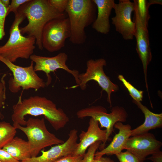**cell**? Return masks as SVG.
Returning <instances> with one entry per match:
<instances>
[{"label": "cell", "mask_w": 162, "mask_h": 162, "mask_svg": "<svg viewBox=\"0 0 162 162\" xmlns=\"http://www.w3.org/2000/svg\"><path fill=\"white\" fill-rule=\"evenodd\" d=\"M116 155L119 162H140L136 156L127 150L122 152Z\"/></svg>", "instance_id": "24"}, {"label": "cell", "mask_w": 162, "mask_h": 162, "mask_svg": "<svg viewBox=\"0 0 162 162\" xmlns=\"http://www.w3.org/2000/svg\"><path fill=\"white\" fill-rule=\"evenodd\" d=\"M96 8L92 0H68L65 12L70 25L71 43L81 44L85 42V28L95 20Z\"/></svg>", "instance_id": "3"}, {"label": "cell", "mask_w": 162, "mask_h": 162, "mask_svg": "<svg viewBox=\"0 0 162 162\" xmlns=\"http://www.w3.org/2000/svg\"><path fill=\"white\" fill-rule=\"evenodd\" d=\"M77 130H71L68 139L62 144L52 146L47 151L41 150L39 156L31 157L20 162H54L62 157L72 154L76 148L78 136Z\"/></svg>", "instance_id": "13"}, {"label": "cell", "mask_w": 162, "mask_h": 162, "mask_svg": "<svg viewBox=\"0 0 162 162\" xmlns=\"http://www.w3.org/2000/svg\"><path fill=\"white\" fill-rule=\"evenodd\" d=\"M0 162H1L0 161Z\"/></svg>", "instance_id": "36"}, {"label": "cell", "mask_w": 162, "mask_h": 162, "mask_svg": "<svg viewBox=\"0 0 162 162\" xmlns=\"http://www.w3.org/2000/svg\"><path fill=\"white\" fill-rule=\"evenodd\" d=\"M68 0H48L50 4L58 11L65 13Z\"/></svg>", "instance_id": "27"}, {"label": "cell", "mask_w": 162, "mask_h": 162, "mask_svg": "<svg viewBox=\"0 0 162 162\" xmlns=\"http://www.w3.org/2000/svg\"><path fill=\"white\" fill-rule=\"evenodd\" d=\"M26 18L18 10L10 29L9 38L4 45L0 46V56L13 63L19 58H29L35 48V38L24 36L20 30L19 26Z\"/></svg>", "instance_id": "4"}, {"label": "cell", "mask_w": 162, "mask_h": 162, "mask_svg": "<svg viewBox=\"0 0 162 162\" xmlns=\"http://www.w3.org/2000/svg\"><path fill=\"white\" fill-rule=\"evenodd\" d=\"M0 161L1 162H20L15 159L2 148H0Z\"/></svg>", "instance_id": "29"}, {"label": "cell", "mask_w": 162, "mask_h": 162, "mask_svg": "<svg viewBox=\"0 0 162 162\" xmlns=\"http://www.w3.org/2000/svg\"><path fill=\"white\" fill-rule=\"evenodd\" d=\"M78 118L90 117L98 121L100 128H104L106 131L107 141L113 131V128L117 122H125L128 117L125 109L121 106H116L112 108L108 113L105 108L100 106H92L78 110L76 113Z\"/></svg>", "instance_id": "9"}, {"label": "cell", "mask_w": 162, "mask_h": 162, "mask_svg": "<svg viewBox=\"0 0 162 162\" xmlns=\"http://www.w3.org/2000/svg\"><path fill=\"white\" fill-rule=\"evenodd\" d=\"M135 8L134 2L129 0H119L113 7L115 15L111 18L112 23L125 40H132L134 37L135 23L131 15Z\"/></svg>", "instance_id": "10"}, {"label": "cell", "mask_w": 162, "mask_h": 162, "mask_svg": "<svg viewBox=\"0 0 162 162\" xmlns=\"http://www.w3.org/2000/svg\"><path fill=\"white\" fill-rule=\"evenodd\" d=\"M70 36V29L68 17L57 18L48 22L43 28L41 41L43 48L54 52L64 47L66 39Z\"/></svg>", "instance_id": "8"}, {"label": "cell", "mask_w": 162, "mask_h": 162, "mask_svg": "<svg viewBox=\"0 0 162 162\" xmlns=\"http://www.w3.org/2000/svg\"><path fill=\"white\" fill-rule=\"evenodd\" d=\"M29 58L35 64L34 67L35 72L42 71L46 73L47 78L46 85H49L51 82V78L49 74L50 73L60 69H63L72 75L75 79L76 85L79 84V71L77 70L70 69L67 65L68 56L65 53L61 52L51 57L33 54Z\"/></svg>", "instance_id": "12"}, {"label": "cell", "mask_w": 162, "mask_h": 162, "mask_svg": "<svg viewBox=\"0 0 162 162\" xmlns=\"http://www.w3.org/2000/svg\"><path fill=\"white\" fill-rule=\"evenodd\" d=\"M6 74H4L0 81V119L2 120L4 118V116L2 113L1 108L4 106L6 99V88L4 78Z\"/></svg>", "instance_id": "26"}, {"label": "cell", "mask_w": 162, "mask_h": 162, "mask_svg": "<svg viewBox=\"0 0 162 162\" xmlns=\"http://www.w3.org/2000/svg\"><path fill=\"white\" fill-rule=\"evenodd\" d=\"M97 9V15L92 24V28L97 32L107 34L110 25V16L115 4L114 0H92Z\"/></svg>", "instance_id": "17"}, {"label": "cell", "mask_w": 162, "mask_h": 162, "mask_svg": "<svg viewBox=\"0 0 162 162\" xmlns=\"http://www.w3.org/2000/svg\"><path fill=\"white\" fill-rule=\"evenodd\" d=\"M136 9L140 21L142 25L148 28L150 18L149 8L150 6L146 0H134Z\"/></svg>", "instance_id": "21"}, {"label": "cell", "mask_w": 162, "mask_h": 162, "mask_svg": "<svg viewBox=\"0 0 162 162\" xmlns=\"http://www.w3.org/2000/svg\"><path fill=\"white\" fill-rule=\"evenodd\" d=\"M0 61L4 64L12 72L13 76L9 79L8 88L13 93L29 89L37 91L46 86L43 80L40 77L34 69V62L32 61L30 65L22 67L14 64L0 56Z\"/></svg>", "instance_id": "6"}, {"label": "cell", "mask_w": 162, "mask_h": 162, "mask_svg": "<svg viewBox=\"0 0 162 162\" xmlns=\"http://www.w3.org/2000/svg\"><path fill=\"white\" fill-rule=\"evenodd\" d=\"M162 142L152 134L147 132L130 137L126 141L124 149L131 152L143 162L148 155L160 150Z\"/></svg>", "instance_id": "11"}, {"label": "cell", "mask_w": 162, "mask_h": 162, "mask_svg": "<svg viewBox=\"0 0 162 162\" xmlns=\"http://www.w3.org/2000/svg\"><path fill=\"white\" fill-rule=\"evenodd\" d=\"M22 94L12 107L11 118L13 124L25 126L26 116L43 115L53 128L58 130L64 128L69 121V117L63 110L57 108L56 104L50 100L45 97L34 96L22 100Z\"/></svg>", "instance_id": "1"}, {"label": "cell", "mask_w": 162, "mask_h": 162, "mask_svg": "<svg viewBox=\"0 0 162 162\" xmlns=\"http://www.w3.org/2000/svg\"></svg>", "instance_id": "35"}, {"label": "cell", "mask_w": 162, "mask_h": 162, "mask_svg": "<svg viewBox=\"0 0 162 162\" xmlns=\"http://www.w3.org/2000/svg\"><path fill=\"white\" fill-rule=\"evenodd\" d=\"M18 10L25 15L28 21L26 25L20 28L21 33L34 38L36 44L40 50L43 49L41 35L46 24L54 19L67 17L65 13H60L56 10L48 0H29Z\"/></svg>", "instance_id": "2"}, {"label": "cell", "mask_w": 162, "mask_h": 162, "mask_svg": "<svg viewBox=\"0 0 162 162\" xmlns=\"http://www.w3.org/2000/svg\"><path fill=\"white\" fill-rule=\"evenodd\" d=\"M13 126L26 136L31 157L37 156L40 152L46 147L64 142L48 131L43 118H29L26 121V127L17 124H13Z\"/></svg>", "instance_id": "5"}, {"label": "cell", "mask_w": 162, "mask_h": 162, "mask_svg": "<svg viewBox=\"0 0 162 162\" xmlns=\"http://www.w3.org/2000/svg\"><path fill=\"white\" fill-rule=\"evenodd\" d=\"M148 2L150 6L154 4H162L161 0H149Z\"/></svg>", "instance_id": "33"}, {"label": "cell", "mask_w": 162, "mask_h": 162, "mask_svg": "<svg viewBox=\"0 0 162 162\" xmlns=\"http://www.w3.org/2000/svg\"><path fill=\"white\" fill-rule=\"evenodd\" d=\"M88 124L87 130L82 131L80 133V142L72 155L83 156L88 148L96 142L100 141L104 146L106 142V130L100 128L98 121L91 118Z\"/></svg>", "instance_id": "15"}, {"label": "cell", "mask_w": 162, "mask_h": 162, "mask_svg": "<svg viewBox=\"0 0 162 162\" xmlns=\"http://www.w3.org/2000/svg\"><path fill=\"white\" fill-rule=\"evenodd\" d=\"M83 156L68 155L58 159L54 162H82Z\"/></svg>", "instance_id": "30"}, {"label": "cell", "mask_w": 162, "mask_h": 162, "mask_svg": "<svg viewBox=\"0 0 162 162\" xmlns=\"http://www.w3.org/2000/svg\"><path fill=\"white\" fill-rule=\"evenodd\" d=\"M134 12V21L135 23L134 37L136 40V50L142 64L146 87L148 91L147 68L152 57L148 32V28L144 26L140 21L135 8Z\"/></svg>", "instance_id": "14"}, {"label": "cell", "mask_w": 162, "mask_h": 162, "mask_svg": "<svg viewBox=\"0 0 162 162\" xmlns=\"http://www.w3.org/2000/svg\"><path fill=\"white\" fill-rule=\"evenodd\" d=\"M16 129L10 123L0 122V148H3L14 137Z\"/></svg>", "instance_id": "20"}, {"label": "cell", "mask_w": 162, "mask_h": 162, "mask_svg": "<svg viewBox=\"0 0 162 162\" xmlns=\"http://www.w3.org/2000/svg\"><path fill=\"white\" fill-rule=\"evenodd\" d=\"M7 11V8L0 1V40H2L5 35L4 24Z\"/></svg>", "instance_id": "25"}, {"label": "cell", "mask_w": 162, "mask_h": 162, "mask_svg": "<svg viewBox=\"0 0 162 162\" xmlns=\"http://www.w3.org/2000/svg\"><path fill=\"white\" fill-rule=\"evenodd\" d=\"M114 127L119 130L114 136L110 143L99 151H96L94 157L99 158L106 154H118L124 149V147L128 139L131 136V127L129 124H124L121 122H116Z\"/></svg>", "instance_id": "16"}, {"label": "cell", "mask_w": 162, "mask_h": 162, "mask_svg": "<svg viewBox=\"0 0 162 162\" xmlns=\"http://www.w3.org/2000/svg\"><path fill=\"white\" fill-rule=\"evenodd\" d=\"M106 64V60L100 58L94 60L90 59L87 62V68L85 72L79 74L78 85L72 86L71 88L80 87L82 90L86 89L87 84L89 81L93 80L96 82L105 91L107 94V100L112 106L111 94L112 92L118 91V86L112 82L105 74L104 67Z\"/></svg>", "instance_id": "7"}, {"label": "cell", "mask_w": 162, "mask_h": 162, "mask_svg": "<svg viewBox=\"0 0 162 162\" xmlns=\"http://www.w3.org/2000/svg\"><path fill=\"white\" fill-rule=\"evenodd\" d=\"M0 1L2 4L7 8H8L10 5L9 0H0Z\"/></svg>", "instance_id": "34"}, {"label": "cell", "mask_w": 162, "mask_h": 162, "mask_svg": "<svg viewBox=\"0 0 162 162\" xmlns=\"http://www.w3.org/2000/svg\"><path fill=\"white\" fill-rule=\"evenodd\" d=\"M29 0H12L9 7L7 8V16L10 13L13 12L15 15L18 13L19 9L21 6L28 2Z\"/></svg>", "instance_id": "28"}, {"label": "cell", "mask_w": 162, "mask_h": 162, "mask_svg": "<svg viewBox=\"0 0 162 162\" xmlns=\"http://www.w3.org/2000/svg\"><path fill=\"white\" fill-rule=\"evenodd\" d=\"M118 78L127 89L133 100L138 102H141L142 100L143 91L138 90L135 88L124 78L122 75H118Z\"/></svg>", "instance_id": "22"}, {"label": "cell", "mask_w": 162, "mask_h": 162, "mask_svg": "<svg viewBox=\"0 0 162 162\" xmlns=\"http://www.w3.org/2000/svg\"><path fill=\"white\" fill-rule=\"evenodd\" d=\"M2 148L20 161L31 158L28 141L18 137H14Z\"/></svg>", "instance_id": "19"}, {"label": "cell", "mask_w": 162, "mask_h": 162, "mask_svg": "<svg viewBox=\"0 0 162 162\" xmlns=\"http://www.w3.org/2000/svg\"><path fill=\"white\" fill-rule=\"evenodd\" d=\"M151 160L153 162H162V152L159 150L152 154L146 160Z\"/></svg>", "instance_id": "31"}, {"label": "cell", "mask_w": 162, "mask_h": 162, "mask_svg": "<svg viewBox=\"0 0 162 162\" xmlns=\"http://www.w3.org/2000/svg\"><path fill=\"white\" fill-rule=\"evenodd\" d=\"M133 102L143 113L145 119L143 123L131 130V136L148 132L151 130L162 127V113H155L150 111L140 102L133 100Z\"/></svg>", "instance_id": "18"}, {"label": "cell", "mask_w": 162, "mask_h": 162, "mask_svg": "<svg viewBox=\"0 0 162 162\" xmlns=\"http://www.w3.org/2000/svg\"><path fill=\"white\" fill-rule=\"evenodd\" d=\"M92 162H114V161L110 158L103 157L102 156L99 158L94 157Z\"/></svg>", "instance_id": "32"}, {"label": "cell", "mask_w": 162, "mask_h": 162, "mask_svg": "<svg viewBox=\"0 0 162 162\" xmlns=\"http://www.w3.org/2000/svg\"><path fill=\"white\" fill-rule=\"evenodd\" d=\"M102 142L97 141L90 146L87 152L83 156L82 162H92L94 154Z\"/></svg>", "instance_id": "23"}]
</instances>
